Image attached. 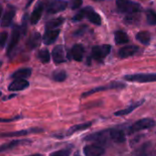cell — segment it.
Segmentation results:
<instances>
[{"instance_id": "1", "label": "cell", "mask_w": 156, "mask_h": 156, "mask_svg": "<svg viewBox=\"0 0 156 156\" xmlns=\"http://www.w3.org/2000/svg\"><path fill=\"white\" fill-rule=\"evenodd\" d=\"M116 6L120 13L124 14L128 16H135L142 12L143 7L139 3L131 0H117Z\"/></svg>"}, {"instance_id": "2", "label": "cell", "mask_w": 156, "mask_h": 156, "mask_svg": "<svg viewBox=\"0 0 156 156\" xmlns=\"http://www.w3.org/2000/svg\"><path fill=\"white\" fill-rule=\"evenodd\" d=\"M156 125L155 121L154 119L151 118H144V119H141L137 122H135L133 124H132L129 128H128V133L129 134H134L136 133H139L141 131L146 130V129H150L153 128Z\"/></svg>"}, {"instance_id": "3", "label": "cell", "mask_w": 156, "mask_h": 156, "mask_svg": "<svg viewBox=\"0 0 156 156\" xmlns=\"http://www.w3.org/2000/svg\"><path fill=\"white\" fill-rule=\"evenodd\" d=\"M112 140L111 139V133H110V129L100 131L94 133H91L84 138V141L87 142H94L95 144L99 145H105L108 144V142Z\"/></svg>"}, {"instance_id": "4", "label": "cell", "mask_w": 156, "mask_h": 156, "mask_svg": "<svg viewBox=\"0 0 156 156\" xmlns=\"http://www.w3.org/2000/svg\"><path fill=\"white\" fill-rule=\"evenodd\" d=\"M124 80L132 82L148 83L156 81V73H136L132 75H125Z\"/></svg>"}, {"instance_id": "5", "label": "cell", "mask_w": 156, "mask_h": 156, "mask_svg": "<svg viewBox=\"0 0 156 156\" xmlns=\"http://www.w3.org/2000/svg\"><path fill=\"white\" fill-rule=\"evenodd\" d=\"M112 50V46L108 44L94 46L91 49V58L97 61H102Z\"/></svg>"}, {"instance_id": "6", "label": "cell", "mask_w": 156, "mask_h": 156, "mask_svg": "<svg viewBox=\"0 0 156 156\" xmlns=\"http://www.w3.org/2000/svg\"><path fill=\"white\" fill-rule=\"evenodd\" d=\"M21 35H23L21 27H19L17 25L13 26L11 36H10V39H9V42H8L7 47H6V55L7 56H9L12 53V51L15 49V48L16 47L19 39H20Z\"/></svg>"}, {"instance_id": "7", "label": "cell", "mask_w": 156, "mask_h": 156, "mask_svg": "<svg viewBox=\"0 0 156 156\" xmlns=\"http://www.w3.org/2000/svg\"><path fill=\"white\" fill-rule=\"evenodd\" d=\"M51 56H52V59L55 64L64 63L68 60V58H69V54L66 53V49H65L64 46H62V45L56 46L52 50Z\"/></svg>"}, {"instance_id": "8", "label": "cell", "mask_w": 156, "mask_h": 156, "mask_svg": "<svg viewBox=\"0 0 156 156\" xmlns=\"http://www.w3.org/2000/svg\"><path fill=\"white\" fill-rule=\"evenodd\" d=\"M126 87L125 84L123 83H121V82H112L110 83L109 85L107 86H100V87H97V88H94L87 92H84L82 95H81V98H85V97H88L91 94H94V93H97V92H100V91H105V90H121V89H124Z\"/></svg>"}, {"instance_id": "9", "label": "cell", "mask_w": 156, "mask_h": 156, "mask_svg": "<svg viewBox=\"0 0 156 156\" xmlns=\"http://www.w3.org/2000/svg\"><path fill=\"white\" fill-rule=\"evenodd\" d=\"M16 6L12 5H8L5 9L3 12L2 15V18H1V27H7L11 25L13 18L16 15Z\"/></svg>"}, {"instance_id": "10", "label": "cell", "mask_w": 156, "mask_h": 156, "mask_svg": "<svg viewBox=\"0 0 156 156\" xmlns=\"http://www.w3.org/2000/svg\"><path fill=\"white\" fill-rule=\"evenodd\" d=\"M68 2L65 0H53L47 6V13L48 15H54L58 12L64 11L68 7Z\"/></svg>"}, {"instance_id": "11", "label": "cell", "mask_w": 156, "mask_h": 156, "mask_svg": "<svg viewBox=\"0 0 156 156\" xmlns=\"http://www.w3.org/2000/svg\"><path fill=\"white\" fill-rule=\"evenodd\" d=\"M83 153L85 156H101L105 153V149L101 145L93 144L86 145L83 149Z\"/></svg>"}, {"instance_id": "12", "label": "cell", "mask_w": 156, "mask_h": 156, "mask_svg": "<svg viewBox=\"0 0 156 156\" xmlns=\"http://www.w3.org/2000/svg\"><path fill=\"white\" fill-rule=\"evenodd\" d=\"M84 53H85L84 47L81 44H76L71 48V49L68 54H69V58L74 59L75 61H81L83 59Z\"/></svg>"}, {"instance_id": "13", "label": "cell", "mask_w": 156, "mask_h": 156, "mask_svg": "<svg viewBox=\"0 0 156 156\" xmlns=\"http://www.w3.org/2000/svg\"><path fill=\"white\" fill-rule=\"evenodd\" d=\"M153 147L154 144L152 143H145L137 149H135L133 152L132 156H151L153 154Z\"/></svg>"}, {"instance_id": "14", "label": "cell", "mask_w": 156, "mask_h": 156, "mask_svg": "<svg viewBox=\"0 0 156 156\" xmlns=\"http://www.w3.org/2000/svg\"><path fill=\"white\" fill-rule=\"evenodd\" d=\"M84 10H85V14H86V18H88L92 24H94L96 26L101 25V16L91 6H86V7H84Z\"/></svg>"}, {"instance_id": "15", "label": "cell", "mask_w": 156, "mask_h": 156, "mask_svg": "<svg viewBox=\"0 0 156 156\" xmlns=\"http://www.w3.org/2000/svg\"><path fill=\"white\" fill-rule=\"evenodd\" d=\"M60 33V29H52V30H46L44 36L42 37V41L46 45H51L58 37V35Z\"/></svg>"}, {"instance_id": "16", "label": "cell", "mask_w": 156, "mask_h": 156, "mask_svg": "<svg viewBox=\"0 0 156 156\" xmlns=\"http://www.w3.org/2000/svg\"><path fill=\"white\" fill-rule=\"evenodd\" d=\"M139 51V48L135 45H128L124 46L122 48H120L118 55L121 58H127L129 57H132L135 55Z\"/></svg>"}, {"instance_id": "17", "label": "cell", "mask_w": 156, "mask_h": 156, "mask_svg": "<svg viewBox=\"0 0 156 156\" xmlns=\"http://www.w3.org/2000/svg\"><path fill=\"white\" fill-rule=\"evenodd\" d=\"M110 133H111V139L114 143L122 144L126 140V134L124 131L121 128H112L110 129Z\"/></svg>"}, {"instance_id": "18", "label": "cell", "mask_w": 156, "mask_h": 156, "mask_svg": "<svg viewBox=\"0 0 156 156\" xmlns=\"http://www.w3.org/2000/svg\"><path fill=\"white\" fill-rule=\"evenodd\" d=\"M29 87V82L27 80H14L8 86L9 91H20Z\"/></svg>"}, {"instance_id": "19", "label": "cell", "mask_w": 156, "mask_h": 156, "mask_svg": "<svg viewBox=\"0 0 156 156\" xmlns=\"http://www.w3.org/2000/svg\"><path fill=\"white\" fill-rule=\"evenodd\" d=\"M44 132L43 129L39 128H31L29 130H22V131H16V132H11V133H4L1 134V137H17V136H23L27 135V133H38Z\"/></svg>"}, {"instance_id": "20", "label": "cell", "mask_w": 156, "mask_h": 156, "mask_svg": "<svg viewBox=\"0 0 156 156\" xmlns=\"http://www.w3.org/2000/svg\"><path fill=\"white\" fill-rule=\"evenodd\" d=\"M41 39H42L41 35L38 32H34L27 38V43H26L27 47L29 49H34V48H37L39 46V44L41 42Z\"/></svg>"}, {"instance_id": "21", "label": "cell", "mask_w": 156, "mask_h": 156, "mask_svg": "<svg viewBox=\"0 0 156 156\" xmlns=\"http://www.w3.org/2000/svg\"><path fill=\"white\" fill-rule=\"evenodd\" d=\"M43 10H44V5L42 3H38L35 9L33 10L31 16H30V23L32 25H36L37 24V22L40 20L41 16H42V13H43Z\"/></svg>"}, {"instance_id": "22", "label": "cell", "mask_w": 156, "mask_h": 156, "mask_svg": "<svg viewBox=\"0 0 156 156\" xmlns=\"http://www.w3.org/2000/svg\"><path fill=\"white\" fill-rule=\"evenodd\" d=\"M91 125H92V122H84V123L73 125V126H71V127L65 133L64 136H69V135L74 134L75 133L81 132V131H85V130L89 129Z\"/></svg>"}, {"instance_id": "23", "label": "cell", "mask_w": 156, "mask_h": 156, "mask_svg": "<svg viewBox=\"0 0 156 156\" xmlns=\"http://www.w3.org/2000/svg\"><path fill=\"white\" fill-rule=\"evenodd\" d=\"M144 102V100H142V101H137V102H134V103L129 105L127 108L116 112L114 113V115H115V116H125V115H128V114H130L131 112H133L135 109H137L138 107H140Z\"/></svg>"}, {"instance_id": "24", "label": "cell", "mask_w": 156, "mask_h": 156, "mask_svg": "<svg viewBox=\"0 0 156 156\" xmlns=\"http://www.w3.org/2000/svg\"><path fill=\"white\" fill-rule=\"evenodd\" d=\"M31 73H32V69H29V68L19 69L16 71H15L14 73H12L11 78L14 79V80H19V79L26 80V79H27L28 77L31 76Z\"/></svg>"}, {"instance_id": "25", "label": "cell", "mask_w": 156, "mask_h": 156, "mask_svg": "<svg viewBox=\"0 0 156 156\" xmlns=\"http://www.w3.org/2000/svg\"><path fill=\"white\" fill-rule=\"evenodd\" d=\"M114 41L118 45H124V44L129 43L130 39H129L128 35L124 31L118 30L114 34Z\"/></svg>"}, {"instance_id": "26", "label": "cell", "mask_w": 156, "mask_h": 156, "mask_svg": "<svg viewBox=\"0 0 156 156\" xmlns=\"http://www.w3.org/2000/svg\"><path fill=\"white\" fill-rule=\"evenodd\" d=\"M64 21H65V19L62 16H59V17H57V18L48 20L46 23V27H46V30L57 29V27H58L59 26H61L64 23Z\"/></svg>"}, {"instance_id": "27", "label": "cell", "mask_w": 156, "mask_h": 156, "mask_svg": "<svg viewBox=\"0 0 156 156\" xmlns=\"http://www.w3.org/2000/svg\"><path fill=\"white\" fill-rule=\"evenodd\" d=\"M30 143V141H27V140H15V141H11L8 144H5L3 145H1L0 147V152H5L10 149H13L14 147H16L20 144H24L26 143Z\"/></svg>"}, {"instance_id": "28", "label": "cell", "mask_w": 156, "mask_h": 156, "mask_svg": "<svg viewBox=\"0 0 156 156\" xmlns=\"http://www.w3.org/2000/svg\"><path fill=\"white\" fill-rule=\"evenodd\" d=\"M136 39L144 45H149L151 41V34L148 31H140L136 34Z\"/></svg>"}, {"instance_id": "29", "label": "cell", "mask_w": 156, "mask_h": 156, "mask_svg": "<svg viewBox=\"0 0 156 156\" xmlns=\"http://www.w3.org/2000/svg\"><path fill=\"white\" fill-rule=\"evenodd\" d=\"M50 53L48 51V49L47 48H43L40 49L37 53V58L42 62V63H48L50 61Z\"/></svg>"}, {"instance_id": "30", "label": "cell", "mask_w": 156, "mask_h": 156, "mask_svg": "<svg viewBox=\"0 0 156 156\" xmlns=\"http://www.w3.org/2000/svg\"><path fill=\"white\" fill-rule=\"evenodd\" d=\"M52 79L57 82H62L67 79V73L65 70H55L52 73Z\"/></svg>"}, {"instance_id": "31", "label": "cell", "mask_w": 156, "mask_h": 156, "mask_svg": "<svg viewBox=\"0 0 156 156\" xmlns=\"http://www.w3.org/2000/svg\"><path fill=\"white\" fill-rule=\"evenodd\" d=\"M146 18H147V23L151 26H155L156 25V12L153 9H148L146 12Z\"/></svg>"}, {"instance_id": "32", "label": "cell", "mask_w": 156, "mask_h": 156, "mask_svg": "<svg viewBox=\"0 0 156 156\" xmlns=\"http://www.w3.org/2000/svg\"><path fill=\"white\" fill-rule=\"evenodd\" d=\"M84 18H86V14H85L84 8H82V9H80V10L73 16L72 20L78 22V21H80V20H82V19H84Z\"/></svg>"}, {"instance_id": "33", "label": "cell", "mask_w": 156, "mask_h": 156, "mask_svg": "<svg viewBox=\"0 0 156 156\" xmlns=\"http://www.w3.org/2000/svg\"><path fill=\"white\" fill-rule=\"evenodd\" d=\"M70 153H71L70 149H62V150L52 153L49 156H69Z\"/></svg>"}, {"instance_id": "34", "label": "cell", "mask_w": 156, "mask_h": 156, "mask_svg": "<svg viewBox=\"0 0 156 156\" xmlns=\"http://www.w3.org/2000/svg\"><path fill=\"white\" fill-rule=\"evenodd\" d=\"M83 4V0H70V8L72 10H75V9H78V8H80L81 5Z\"/></svg>"}, {"instance_id": "35", "label": "cell", "mask_w": 156, "mask_h": 156, "mask_svg": "<svg viewBox=\"0 0 156 156\" xmlns=\"http://www.w3.org/2000/svg\"><path fill=\"white\" fill-rule=\"evenodd\" d=\"M7 38H8V34H7V32L3 31V32L0 34V45H1V48H5V43H6V41H7Z\"/></svg>"}, {"instance_id": "36", "label": "cell", "mask_w": 156, "mask_h": 156, "mask_svg": "<svg viewBox=\"0 0 156 156\" xmlns=\"http://www.w3.org/2000/svg\"><path fill=\"white\" fill-rule=\"evenodd\" d=\"M87 26L86 25H82L81 27H80L74 33H73V35L75 36V37H80V36H82L85 32H86V30H87Z\"/></svg>"}, {"instance_id": "37", "label": "cell", "mask_w": 156, "mask_h": 156, "mask_svg": "<svg viewBox=\"0 0 156 156\" xmlns=\"http://www.w3.org/2000/svg\"><path fill=\"white\" fill-rule=\"evenodd\" d=\"M34 1H35V0H27V4H26V8H27L28 6H30Z\"/></svg>"}, {"instance_id": "38", "label": "cell", "mask_w": 156, "mask_h": 156, "mask_svg": "<svg viewBox=\"0 0 156 156\" xmlns=\"http://www.w3.org/2000/svg\"><path fill=\"white\" fill-rule=\"evenodd\" d=\"M28 156H42V155L38 154H32V155H28Z\"/></svg>"}, {"instance_id": "39", "label": "cell", "mask_w": 156, "mask_h": 156, "mask_svg": "<svg viewBox=\"0 0 156 156\" xmlns=\"http://www.w3.org/2000/svg\"><path fill=\"white\" fill-rule=\"evenodd\" d=\"M93 1H95V2H101V1H103V0H93Z\"/></svg>"}]
</instances>
